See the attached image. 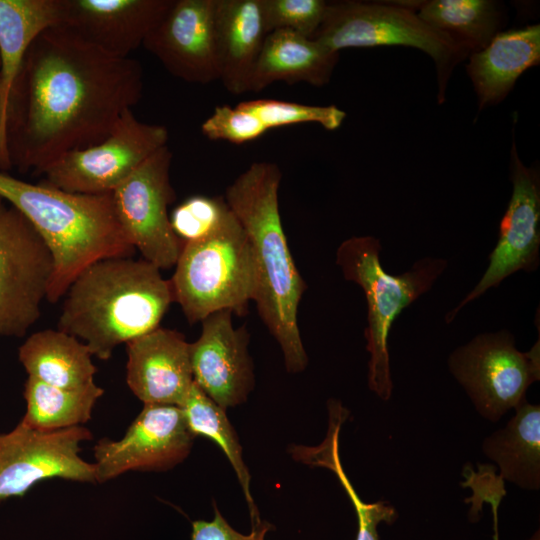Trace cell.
<instances>
[{"label":"cell","mask_w":540,"mask_h":540,"mask_svg":"<svg viewBox=\"0 0 540 540\" xmlns=\"http://www.w3.org/2000/svg\"><path fill=\"white\" fill-rule=\"evenodd\" d=\"M57 329L83 340L101 360L159 327L174 301L170 280L144 259L111 257L85 269L65 292Z\"/></svg>","instance_id":"3957f363"},{"label":"cell","mask_w":540,"mask_h":540,"mask_svg":"<svg viewBox=\"0 0 540 540\" xmlns=\"http://www.w3.org/2000/svg\"><path fill=\"white\" fill-rule=\"evenodd\" d=\"M215 7L216 0H173L142 46L183 81L219 80Z\"/></svg>","instance_id":"9a60e30c"},{"label":"cell","mask_w":540,"mask_h":540,"mask_svg":"<svg viewBox=\"0 0 540 540\" xmlns=\"http://www.w3.org/2000/svg\"><path fill=\"white\" fill-rule=\"evenodd\" d=\"M194 439L180 407L144 405L122 438H102L94 445L96 483L130 471L171 470L189 456Z\"/></svg>","instance_id":"4fadbf2b"},{"label":"cell","mask_w":540,"mask_h":540,"mask_svg":"<svg viewBox=\"0 0 540 540\" xmlns=\"http://www.w3.org/2000/svg\"><path fill=\"white\" fill-rule=\"evenodd\" d=\"M164 125L139 121L126 110L101 142L66 152L40 174L41 183L78 194H108L167 145Z\"/></svg>","instance_id":"ba28073f"},{"label":"cell","mask_w":540,"mask_h":540,"mask_svg":"<svg viewBox=\"0 0 540 540\" xmlns=\"http://www.w3.org/2000/svg\"><path fill=\"white\" fill-rule=\"evenodd\" d=\"M448 364L477 411L497 421L525 400L528 387L539 380L540 342L520 352L510 332L484 333L457 348Z\"/></svg>","instance_id":"9c48e42d"},{"label":"cell","mask_w":540,"mask_h":540,"mask_svg":"<svg viewBox=\"0 0 540 540\" xmlns=\"http://www.w3.org/2000/svg\"><path fill=\"white\" fill-rule=\"evenodd\" d=\"M379 239L353 236L338 247L336 263L344 278L358 284L367 303L365 329L368 386L380 399L388 400L393 384L390 373L388 335L397 316L408 305L429 291L447 268L441 258L426 257L400 274H388L381 266Z\"/></svg>","instance_id":"5b68a950"},{"label":"cell","mask_w":540,"mask_h":540,"mask_svg":"<svg viewBox=\"0 0 540 540\" xmlns=\"http://www.w3.org/2000/svg\"><path fill=\"white\" fill-rule=\"evenodd\" d=\"M54 262L27 218L0 197V335L23 337L41 315Z\"/></svg>","instance_id":"30bf717a"},{"label":"cell","mask_w":540,"mask_h":540,"mask_svg":"<svg viewBox=\"0 0 540 540\" xmlns=\"http://www.w3.org/2000/svg\"><path fill=\"white\" fill-rule=\"evenodd\" d=\"M346 113L334 105L317 106L279 99H253L235 106H216L202 123V134L211 141L244 144L269 130L284 126L317 123L327 130L341 126Z\"/></svg>","instance_id":"d6986e66"},{"label":"cell","mask_w":540,"mask_h":540,"mask_svg":"<svg viewBox=\"0 0 540 540\" xmlns=\"http://www.w3.org/2000/svg\"><path fill=\"white\" fill-rule=\"evenodd\" d=\"M268 33L289 30L313 38L325 15L324 0H261Z\"/></svg>","instance_id":"4dcf8cb0"},{"label":"cell","mask_w":540,"mask_h":540,"mask_svg":"<svg viewBox=\"0 0 540 540\" xmlns=\"http://www.w3.org/2000/svg\"><path fill=\"white\" fill-rule=\"evenodd\" d=\"M173 0H63L64 26L113 57L126 58L171 6Z\"/></svg>","instance_id":"e0dca14e"},{"label":"cell","mask_w":540,"mask_h":540,"mask_svg":"<svg viewBox=\"0 0 540 540\" xmlns=\"http://www.w3.org/2000/svg\"><path fill=\"white\" fill-rule=\"evenodd\" d=\"M282 172L276 163L253 162L227 188L225 201L243 227L256 267V302L261 320L279 344L286 370L308 364L297 321L306 283L291 255L282 226L278 192Z\"/></svg>","instance_id":"7a4b0ae2"},{"label":"cell","mask_w":540,"mask_h":540,"mask_svg":"<svg viewBox=\"0 0 540 540\" xmlns=\"http://www.w3.org/2000/svg\"><path fill=\"white\" fill-rule=\"evenodd\" d=\"M104 389L96 383L82 389H62L32 377L24 384L26 411L24 424L41 431H55L83 426L91 417Z\"/></svg>","instance_id":"4316f807"},{"label":"cell","mask_w":540,"mask_h":540,"mask_svg":"<svg viewBox=\"0 0 540 540\" xmlns=\"http://www.w3.org/2000/svg\"><path fill=\"white\" fill-rule=\"evenodd\" d=\"M233 312L220 310L203 319L199 338L190 343L194 383L226 410L246 402L255 385L249 333L235 328Z\"/></svg>","instance_id":"2e32d148"},{"label":"cell","mask_w":540,"mask_h":540,"mask_svg":"<svg viewBox=\"0 0 540 540\" xmlns=\"http://www.w3.org/2000/svg\"><path fill=\"white\" fill-rule=\"evenodd\" d=\"M427 25L442 32L468 55L500 32L503 13L490 0H430L403 3Z\"/></svg>","instance_id":"484cf974"},{"label":"cell","mask_w":540,"mask_h":540,"mask_svg":"<svg viewBox=\"0 0 540 540\" xmlns=\"http://www.w3.org/2000/svg\"><path fill=\"white\" fill-rule=\"evenodd\" d=\"M63 0H0V80L5 114L9 95L32 42L60 25Z\"/></svg>","instance_id":"cb8c5ba5"},{"label":"cell","mask_w":540,"mask_h":540,"mask_svg":"<svg viewBox=\"0 0 540 540\" xmlns=\"http://www.w3.org/2000/svg\"><path fill=\"white\" fill-rule=\"evenodd\" d=\"M92 439L84 426L41 431L21 421L0 432V502L50 479L96 483L93 463L80 455L82 443Z\"/></svg>","instance_id":"7c38bea8"},{"label":"cell","mask_w":540,"mask_h":540,"mask_svg":"<svg viewBox=\"0 0 540 540\" xmlns=\"http://www.w3.org/2000/svg\"><path fill=\"white\" fill-rule=\"evenodd\" d=\"M540 62V26L500 31L481 50L469 55L467 73L479 110L502 101L519 76Z\"/></svg>","instance_id":"7402d4cb"},{"label":"cell","mask_w":540,"mask_h":540,"mask_svg":"<svg viewBox=\"0 0 540 540\" xmlns=\"http://www.w3.org/2000/svg\"><path fill=\"white\" fill-rule=\"evenodd\" d=\"M507 425L486 438L483 451L497 463L501 479L524 489L540 486V408L523 400Z\"/></svg>","instance_id":"d4e9b609"},{"label":"cell","mask_w":540,"mask_h":540,"mask_svg":"<svg viewBox=\"0 0 540 540\" xmlns=\"http://www.w3.org/2000/svg\"><path fill=\"white\" fill-rule=\"evenodd\" d=\"M12 168L6 143V114L0 80V171L7 172Z\"/></svg>","instance_id":"d6a6232c"},{"label":"cell","mask_w":540,"mask_h":540,"mask_svg":"<svg viewBox=\"0 0 540 540\" xmlns=\"http://www.w3.org/2000/svg\"><path fill=\"white\" fill-rule=\"evenodd\" d=\"M87 345L61 330L31 334L19 347L18 359L28 377L62 389H82L95 383L97 368Z\"/></svg>","instance_id":"603a6c76"},{"label":"cell","mask_w":540,"mask_h":540,"mask_svg":"<svg viewBox=\"0 0 540 540\" xmlns=\"http://www.w3.org/2000/svg\"><path fill=\"white\" fill-rule=\"evenodd\" d=\"M493 523H494V532H495L494 536H493V539L498 540V528H497L498 520L493 519Z\"/></svg>","instance_id":"836d02e7"},{"label":"cell","mask_w":540,"mask_h":540,"mask_svg":"<svg viewBox=\"0 0 540 540\" xmlns=\"http://www.w3.org/2000/svg\"><path fill=\"white\" fill-rule=\"evenodd\" d=\"M312 39L337 52L345 48L377 46L422 50L436 66L439 103L445 100L453 69L468 56L448 36L427 25L402 2H327L324 19Z\"/></svg>","instance_id":"52a82bcc"},{"label":"cell","mask_w":540,"mask_h":540,"mask_svg":"<svg viewBox=\"0 0 540 540\" xmlns=\"http://www.w3.org/2000/svg\"><path fill=\"white\" fill-rule=\"evenodd\" d=\"M127 346L126 382L144 405L185 401L193 383L190 343L176 330L158 327Z\"/></svg>","instance_id":"ac0fdd59"},{"label":"cell","mask_w":540,"mask_h":540,"mask_svg":"<svg viewBox=\"0 0 540 540\" xmlns=\"http://www.w3.org/2000/svg\"><path fill=\"white\" fill-rule=\"evenodd\" d=\"M339 52L289 30L267 34L248 83V92H259L276 81L305 82L320 87L329 83Z\"/></svg>","instance_id":"44dd1931"},{"label":"cell","mask_w":540,"mask_h":540,"mask_svg":"<svg viewBox=\"0 0 540 540\" xmlns=\"http://www.w3.org/2000/svg\"><path fill=\"white\" fill-rule=\"evenodd\" d=\"M168 145L145 160L111 193L119 226L143 259L159 270L174 267L183 243L172 230L168 207L176 199Z\"/></svg>","instance_id":"8fae6325"},{"label":"cell","mask_w":540,"mask_h":540,"mask_svg":"<svg viewBox=\"0 0 540 540\" xmlns=\"http://www.w3.org/2000/svg\"><path fill=\"white\" fill-rule=\"evenodd\" d=\"M344 419L338 415L329 416V426L323 442L318 446L294 445L289 448L292 457L310 466L330 469L338 478L355 509L358 521L356 540H379L377 527L381 522L392 524L397 512L387 502L366 503L361 500L343 470L339 456V434Z\"/></svg>","instance_id":"83f0119b"},{"label":"cell","mask_w":540,"mask_h":540,"mask_svg":"<svg viewBox=\"0 0 540 540\" xmlns=\"http://www.w3.org/2000/svg\"><path fill=\"white\" fill-rule=\"evenodd\" d=\"M229 213L224 197L194 195L173 210L170 223L173 232L184 245L212 233Z\"/></svg>","instance_id":"f546056e"},{"label":"cell","mask_w":540,"mask_h":540,"mask_svg":"<svg viewBox=\"0 0 540 540\" xmlns=\"http://www.w3.org/2000/svg\"><path fill=\"white\" fill-rule=\"evenodd\" d=\"M0 197L27 218L50 250L54 270L46 299L51 303L90 264L135 252L116 219L111 193H71L0 171Z\"/></svg>","instance_id":"277c9868"},{"label":"cell","mask_w":540,"mask_h":540,"mask_svg":"<svg viewBox=\"0 0 540 540\" xmlns=\"http://www.w3.org/2000/svg\"><path fill=\"white\" fill-rule=\"evenodd\" d=\"M180 408L193 435L212 440L224 452L243 490L251 524L259 522V511L250 492V473L242 457L239 437L228 420L226 410L217 405L195 383Z\"/></svg>","instance_id":"f1b7e54d"},{"label":"cell","mask_w":540,"mask_h":540,"mask_svg":"<svg viewBox=\"0 0 540 540\" xmlns=\"http://www.w3.org/2000/svg\"><path fill=\"white\" fill-rule=\"evenodd\" d=\"M170 284L190 324L220 310L245 311L255 296L256 267L248 237L231 210L212 233L183 245Z\"/></svg>","instance_id":"8992f818"},{"label":"cell","mask_w":540,"mask_h":540,"mask_svg":"<svg viewBox=\"0 0 540 540\" xmlns=\"http://www.w3.org/2000/svg\"><path fill=\"white\" fill-rule=\"evenodd\" d=\"M215 31L219 80L231 94L247 93L268 34L261 0H216Z\"/></svg>","instance_id":"ffe728a7"},{"label":"cell","mask_w":540,"mask_h":540,"mask_svg":"<svg viewBox=\"0 0 540 540\" xmlns=\"http://www.w3.org/2000/svg\"><path fill=\"white\" fill-rule=\"evenodd\" d=\"M143 93V69L113 57L64 26L30 45L11 89L6 143L12 167L39 175L66 152L104 140Z\"/></svg>","instance_id":"6da1fadb"},{"label":"cell","mask_w":540,"mask_h":540,"mask_svg":"<svg viewBox=\"0 0 540 540\" xmlns=\"http://www.w3.org/2000/svg\"><path fill=\"white\" fill-rule=\"evenodd\" d=\"M214 517L211 521L195 520L192 522L191 540H265L267 532L274 527L265 520L252 524L249 534L236 531L220 513L213 502Z\"/></svg>","instance_id":"1f68e13d"},{"label":"cell","mask_w":540,"mask_h":540,"mask_svg":"<svg viewBox=\"0 0 540 540\" xmlns=\"http://www.w3.org/2000/svg\"><path fill=\"white\" fill-rule=\"evenodd\" d=\"M510 177L512 195L500 222L498 241L489 255V265L475 287L445 316L446 323L453 321L465 305L497 287L511 274L535 271L539 265V173L523 164L515 142L511 148Z\"/></svg>","instance_id":"5bb4252c"}]
</instances>
